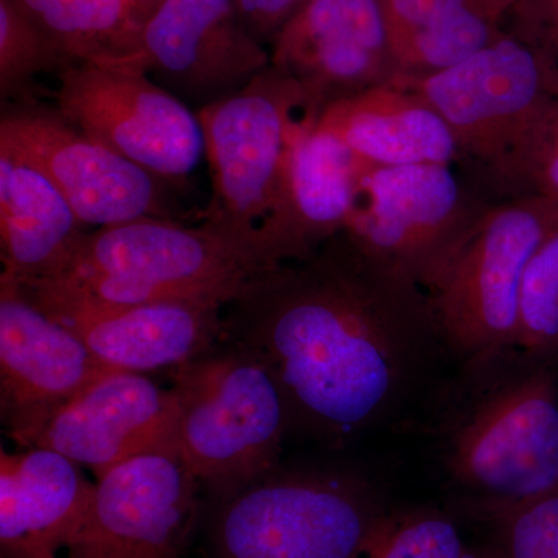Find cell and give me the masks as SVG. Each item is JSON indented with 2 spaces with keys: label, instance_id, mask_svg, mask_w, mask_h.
Wrapping results in <instances>:
<instances>
[{
  "label": "cell",
  "instance_id": "obj_18",
  "mask_svg": "<svg viewBox=\"0 0 558 558\" xmlns=\"http://www.w3.org/2000/svg\"><path fill=\"white\" fill-rule=\"evenodd\" d=\"M94 484L64 454L43 447L0 453L2 558H57L78 534Z\"/></svg>",
  "mask_w": 558,
  "mask_h": 558
},
{
  "label": "cell",
  "instance_id": "obj_26",
  "mask_svg": "<svg viewBox=\"0 0 558 558\" xmlns=\"http://www.w3.org/2000/svg\"><path fill=\"white\" fill-rule=\"evenodd\" d=\"M468 546L453 520L436 510L385 512L360 558H462Z\"/></svg>",
  "mask_w": 558,
  "mask_h": 558
},
{
  "label": "cell",
  "instance_id": "obj_6",
  "mask_svg": "<svg viewBox=\"0 0 558 558\" xmlns=\"http://www.w3.org/2000/svg\"><path fill=\"white\" fill-rule=\"evenodd\" d=\"M385 510L365 484L328 472L259 476L219 499L215 558H360Z\"/></svg>",
  "mask_w": 558,
  "mask_h": 558
},
{
  "label": "cell",
  "instance_id": "obj_5",
  "mask_svg": "<svg viewBox=\"0 0 558 558\" xmlns=\"http://www.w3.org/2000/svg\"><path fill=\"white\" fill-rule=\"evenodd\" d=\"M558 230V205L537 196L492 202L424 290L436 336L464 355L517 347L529 260Z\"/></svg>",
  "mask_w": 558,
  "mask_h": 558
},
{
  "label": "cell",
  "instance_id": "obj_3",
  "mask_svg": "<svg viewBox=\"0 0 558 558\" xmlns=\"http://www.w3.org/2000/svg\"><path fill=\"white\" fill-rule=\"evenodd\" d=\"M266 269L247 244L207 220L143 218L84 233L64 271L44 281L102 303L226 307Z\"/></svg>",
  "mask_w": 558,
  "mask_h": 558
},
{
  "label": "cell",
  "instance_id": "obj_22",
  "mask_svg": "<svg viewBox=\"0 0 558 558\" xmlns=\"http://www.w3.org/2000/svg\"><path fill=\"white\" fill-rule=\"evenodd\" d=\"M398 76L422 78L461 64L505 33L470 0H380Z\"/></svg>",
  "mask_w": 558,
  "mask_h": 558
},
{
  "label": "cell",
  "instance_id": "obj_8",
  "mask_svg": "<svg viewBox=\"0 0 558 558\" xmlns=\"http://www.w3.org/2000/svg\"><path fill=\"white\" fill-rule=\"evenodd\" d=\"M58 76V113L72 126L165 182L189 178L205 154L190 108L134 65L72 62Z\"/></svg>",
  "mask_w": 558,
  "mask_h": 558
},
{
  "label": "cell",
  "instance_id": "obj_29",
  "mask_svg": "<svg viewBox=\"0 0 558 558\" xmlns=\"http://www.w3.org/2000/svg\"><path fill=\"white\" fill-rule=\"evenodd\" d=\"M506 20L510 21L509 32L548 58L558 80V0H519Z\"/></svg>",
  "mask_w": 558,
  "mask_h": 558
},
{
  "label": "cell",
  "instance_id": "obj_16",
  "mask_svg": "<svg viewBox=\"0 0 558 558\" xmlns=\"http://www.w3.org/2000/svg\"><path fill=\"white\" fill-rule=\"evenodd\" d=\"M270 51L319 113L398 78L380 0H306Z\"/></svg>",
  "mask_w": 558,
  "mask_h": 558
},
{
  "label": "cell",
  "instance_id": "obj_17",
  "mask_svg": "<svg viewBox=\"0 0 558 558\" xmlns=\"http://www.w3.org/2000/svg\"><path fill=\"white\" fill-rule=\"evenodd\" d=\"M32 447L58 451L97 478L142 454L179 457L174 392L145 374L109 371L62 405Z\"/></svg>",
  "mask_w": 558,
  "mask_h": 558
},
{
  "label": "cell",
  "instance_id": "obj_33",
  "mask_svg": "<svg viewBox=\"0 0 558 558\" xmlns=\"http://www.w3.org/2000/svg\"><path fill=\"white\" fill-rule=\"evenodd\" d=\"M161 2H163V0H143V5H145V9L148 11L150 16V14L156 11L157 7H159Z\"/></svg>",
  "mask_w": 558,
  "mask_h": 558
},
{
  "label": "cell",
  "instance_id": "obj_20",
  "mask_svg": "<svg viewBox=\"0 0 558 558\" xmlns=\"http://www.w3.org/2000/svg\"><path fill=\"white\" fill-rule=\"evenodd\" d=\"M83 227L49 175L0 143L2 274L20 282L57 278L86 233Z\"/></svg>",
  "mask_w": 558,
  "mask_h": 558
},
{
  "label": "cell",
  "instance_id": "obj_19",
  "mask_svg": "<svg viewBox=\"0 0 558 558\" xmlns=\"http://www.w3.org/2000/svg\"><path fill=\"white\" fill-rule=\"evenodd\" d=\"M317 120L300 131L290 150L284 218L274 252L277 266L310 258L347 230L369 168Z\"/></svg>",
  "mask_w": 558,
  "mask_h": 558
},
{
  "label": "cell",
  "instance_id": "obj_31",
  "mask_svg": "<svg viewBox=\"0 0 558 558\" xmlns=\"http://www.w3.org/2000/svg\"><path fill=\"white\" fill-rule=\"evenodd\" d=\"M470 3L473 9L478 10L488 20L502 24L509 11L519 3V0H470Z\"/></svg>",
  "mask_w": 558,
  "mask_h": 558
},
{
  "label": "cell",
  "instance_id": "obj_9",
  "mask_svg": "<svg viewBox=\"0 0 558 558\" xmlns=\"http://www.w3.org/2000/svg\"><path fill=\"white\" fill-rule=\"evenodd\" d=\"M392 84L432 105L457 140L461 159L475 161L481 170L501 159L558 97L548 58L509 31L454 68L422 78L399 76Z\"/></svg>",
  "mask_w": 558,
  "mask_h": 558
},
{
  "label": "cell",
  "instance_id": "obj_2",
  "mask_svg": "<svg viewBox=\"0 0 558 558\" xmlns=\"http://www.w3.org/2000/svg\"><path fill=\"white\" fill-rule=\"evenodd\" d=\"M196 113L213 180L205 220L277 267L290 150L319 110L299 81L270 65L238 94Z\"/></svg>",
  "mask_w": 558,
  "mask_h": 558
},
{
  "label": "cell",
  "instance_id": "obj_14",
  "mask_svg": "<svg viewBox=\"0 0 558 558\" xmlns=\"http://www.w3.org/2000/svg\"><path fill=\"white\" fill-rule=\"evenodd\" d=\"M140 65L196 110L248 86L271 65L236 0H163L146 21Z\"/></svg>",
  "mask_w": 558,
  "mask_h": 558
},
{
  "label": "cell",
  "instance_id": "obj_11",
  "mask_svg": "<svg viewBox=\"0 0 558 558\" xmlns=\"http://www.w3.org/2000/svg\"><path fill=\"white\" fill-rule=\"evenodd\" d=\"M0 143L27 157L64 194L84 227L170 218L165 180L76 130L58 110H3Z\"/></svg>",
  "mask_w": 558,
  "mask_h": 558
},
{
  "label": "cell",
  "instance_id": "obj_7",
  "mask_svg": "<svg viewBox=\"0 0 558 558\" xmlns=\"http://www.w3.org/2000/svg\"><path fill=\"white\" fill-rule=\"evenodd\" d=\"M490 205L451 165L369 167L343 233L381 270L424 292Z\"/></svg>",
  "mask_w": 558,
  "mask_h": 558
},
{
  "label": "cell",
  "instance_id": "obj_1",
  "mask_svg": "<svg viewBox=\"0 0 558 558\" xmlns=\"http://www.w3.org/2000/svg\"><path fill=\"white\" fill-rule=\"evenodd\" d=\"M223 337L269 368L290 424L325 438L368 427L436 336L424 292L377 267L344 233L250 279Z\"/></svg>",
  "mask_w": 558,
  "mask_h": 558
},
{
  "label": "cell",
  "instance_id": "obj_21",
  "mask_svg": "<svg viewBox=\"0 0 558 558\" xmlns=\"http://www.w3.org/2000/svg\"><path fill=\"white\" fill-rule=\"evenodd\" d=\"M317 124L369 167L451 165L461 159L442 117L421 95L389 83L333 102Z\"/></svg>",
  "mask_w": 558,
  "mask_h": 558
},
{
  "label": "cell",
  "instance_id": "obj_10",
  "mask_svg": "<svg viewBox=\"0 0 558 558\" xmlns=\"http://www.w3.org/2000/svg\"><path fill=\"white\" fill-rule=\"evenodd\" d=\"M454 478L513 505L558 490V395L549 374L510 381L481 400L451 439Z\"/></svg>",
  "mask_w": 558,
  "mask_h": 558
},
{
  "label": "cell",
  "instance_id": "obj_15",
  "mask_svg": "<svg viewBox=\"0 0 558 558\" xmlns=\"http://www.w3.org/2000/svg\"><path fill=\"white\" fill-rule=\"evenodd\" d=\"M109 371L16 279L0 275V403L21 447H32L62 405Z\"/></svg>",
  "mask_w": 558,
  "mask_h": 558
},
{
  "label": "cell",
  "instance_id": "obj_30",
  "mask_svg": "<svg viewBox=\"0 0 558 558\" xmlns=\"http://www.w3.org/2000/svg\"><path fill=\"white\" fill-rule=\"evenodd\" d=\"M306 0H236L242 21L264 46L270 47Z\"/></svg>",
  "mask_w": 558,
  "mask_h": 558
},
{
  "label": "cell",
  "instance_id": "obj_23",
  "mask_svg": "<svg viewBox=\"0 0 558 558\" xmlns=\"http://www.w3.org/2000/svg\"><path fill=\"white\" fill-rule=\"evenodd\" d=\"M72 62L140 68L143 0H14Z\"/></svg>",
  "mask_w": 558,
  "mask_h": 558
},
{
  "label": "cell",
  "instance_id": "obj_25",
  "mask_svg": "<svg viewBox=\"0 0 558 558\" xmlns=\"http://www.w3.org/2000/svg\"><path fill=\"white\" fill-rule=\"evenodd\" d=\"M72 64L14 0H0V97H27L40 73Z\"/></svg>",
  "mask_w": 558,
  "mask_h": 558
},
{
  "label": "cell",
  "instance_id": "obj_12",
  "mask_svg": "<svg viewBox=\"0 0 558 558\" xmlns=\"http://www.w3.org/2000/svg\"><path fill=\"white\" fill-rule=\"evenodd\" d=\"M20 284L40 310L72 330L112 371L143 374L175 368L205 354L223 337L226 307L215 304H110L50 281Z\"/></svg>",
  "mask_w": 558,
  "mask_h": 558
},
{
  "label": "cell",
  "instance_id": "obj_4",
  "mask_svg": "<svg viewBox=\"0 0 558 558\" xmlns=\"http://www.w3.org/2000/svg\"><path fill=\"white\" fill-rule=\"evenodd\" d=\"M172 371L179 458L213 497L277 468L290 414L260 360L227 341Z\"/></svg>",
  "mask_w": 558,
  "mask_h": 558
},
{
  "label": "cell",
  "instance_id": "obj_24",
  "mask_svg": "<svg viewBox=\"0 0 558 558\" xmlns=\"http://www.w3.org/2000/svg\"><path fill=\"white\" fill-rule=\"evenodd\" d=\"M483 175L505 199L537 196L558 205V97L539 110L501 159L484 168Z\"/></svg>",
  "mask_w": 558,
  "mask_h": 558
},
{
  "label": "cell",
  "instance_id": "obj_13",
  "mask_svg": "<svg viewBox=\"0 0 558 558\" xmlns=\"http://www.w3.org/2000/svg\"><path fill=\"white\" fill-rule=\"evenodd\" d=\"M197 487L179 457L132 458L98 476L69 558H180Z\"/></svg>",
  "mask_w": 558,
  "mask_h": 558
},
{
  "label": "cell",
  "instance_id": "obj_32",
  "mask_svg": "<svg viewBox=\"0 0 558 558\" xmlns=\"http://www.w3.org/2000/svg\"><path fill=\"white\" fill-rule=\"evenodd\" d=\"M462 558H508L505 550L499 545L492 546H475V548H468L464 557Z\"/></svg>",
  "mask_w": 558,
  "mask_h": 558
},
{
  "label": "cell",
  "instance_id": "obj_27",
  "mask_svg": "<svg viewBox=\"0 0 558 558\" xmlns=\"http://www.w3.org/2000/svg\"><path fill=\"white\" fill-rule=\"evenodd\" d=\"M515 348L531 354L558 349V230L543 242L524 271Z\"/></svg>",
  "mask_w": 558,
  "mask_h": 558
},
{
  "label": "cell",
  "instance_id": "obj_28",
  "mask_svg": "<svg viewBox=\"0 0 558 558\" xmlns=\"http://www.w3.org/2000/svg\"><path fill=\"white\" fill-rule=\"evenodd\" d=\"M508 558H558V490L545 497L494 505Z\"/></svg>",
  "mask_w": 558,
  "mask_h": 558
}]
</instances>
